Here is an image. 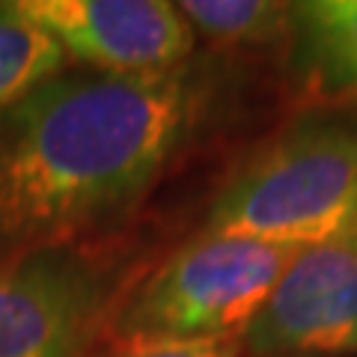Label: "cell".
I'll use <instances>...</instances> for the list:
<instances>
[{
    "mask_svg": "<svg viewBox=\"0 0 357 357\" xmlns=\"http://www.w3.org/2000/svg\"><path fill=\"white\" fill-rule=\"evenodd\" d=\"M199 110L185 72L60 75L0 114V248H42L134 203Z\"/></svg>",
    "mask_w": 357,
    "mask_h": 357,
    "instance_id": "cell-1",
    "label": "cell"
},
{
    "mask_svg": "<svg viewBox=\"0 0 357 357\" xmlns=\"http://www.w3.org/2000/svg\"><path fill=\"white\" fill-rule=\"evenodd\" d=\"M208 232L289 248L357 227V119H304L250 155L218 191Z\"/></svg>",
    "mask_w": 357,
    "mask_h": 357,
    "instance_id": "cell-2",
    "label": "cell"
},
{
    "mask_svg": "<svg viewBox=\"0 0 357 357\" xmlns=\"http://www.w3.org/2000/svg\"><path fill=\"white\" fill-rule=\"evenodd\" d=\"M301 248L203 232L178 248L134 295L131 337H227L248 331Z\"/></svg>",
    "mask_w": 357,
    "mask_h": 357,
    "instance_id": "cell-3",
    "label": "cell"
},
{
    "mask_svg": "<svg viewBox=\"0 0 357 357\" xmlns=\"http://www.w3.org/2000/svg\"><path fill=\"white\" fill-rule=\"evenodd\" d=\"M241 342L253 357L357 349V227L301 248Z\"/></svg>",
    "mask_w": 357,
    "mask_h": 357,
    "instance_id": "cell-4",
    "label": "cell"
},
{
    "mask_svg": "<svg viewBox=\"0 0 357 357\" xmlns=\"http://www.w3.org/2000/svg\"><path fill=\"white\" fill-rule=\"evenodd\" d=\"M21 9L102 75L176 72L194 48V30L164 0H18Z\"/></svg>",
    "mask_w": 357,
    "mask_h": 357,
    "instance_id": "cell-5",
    "label": "cell"
},
{
    "mask_svg": "<svg viewBox=\"0 0 357 357\" xmlns=\"http://www.w3.org/2000/svg\"><path fill=\"white\" fill-rule=\"evenodd\" d=\"M96 310L86 265L54 250L15 256L0 265V357H77Z\"/></svg>",
    "mask_w": 357,
    "mask_h": 357,
    "instance_id": "cell-6",
    "label": "cell"
},
{
    "mask_svg": "<svg viewBox=\"0 0 357 357\" xmlns=\"http://www.w3.org/2000/svg\"><path fill=\"white\" fill-rule=\"evenodd\" d=\"M289 60L321 102H357V0L292 3Z\"/></svg>",
    "mask_w": 357,
    "mask_h": 357,
    "instance_id": "cell-7",
    "label": "cell"
},
{
    "mask_svg": "<svg viewBox=\"0 0 357 357\" xmlns=\"http://www.w3.org/2000/svg\"><path fill=\"white\" fill-rule=\"evenodd\" d=\"M63 45L36 24L21 3H0V114L66 69Z\"/></svg>",
    "mask_w": 357,
    "mask_h": 357,
    "instance_id": "cell-8",
    "label": "cell"
},
{
    "mask_svg": "<svg viewBox=\"0 0 357 357\" xmlns=\"http://www.w3.org/2000/svg\"><path fill=\"white\" fill-rule=\"evenodd\" d=\"M194 33L223 45H271L289 39L292 3L274 0H185L176 3Z\"/></svg>",
    "mask_w": 357,
    "mask_h": 357,
    "instance_id": "cell-9",
    "label": "cell"
},
{
    "mask_svg": "<svg viewBox=\"0 0 357 357\" xmlns=\"http://www.w3.org/2000/svg\"><path fill=\"white\" fill-rule=\"evenodd\" d=\"M114 357H238V342L227 337H131Z\"/></svg>",
    "mask_w": 357,
    "mask_h": 357,
    "instance_id": "cell-10",
    "label": "cell"
}]
</instances>
